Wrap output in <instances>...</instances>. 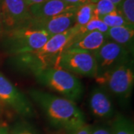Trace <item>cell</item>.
Returning <instances> with one entry per match:
<instances>
[{
	"label": "cell",
	"instance_id": "cell-16",
	"mask_svg": "<svg viewBox=\"0 0 134 134\" xmlns=\"http://www.w3.org/2000/svg\"><path fill=\"white\" fill-rule=\"evenodd\" d=\"M94 3L88 2L81 5L75 11V23L76 26H83L87 24L94 17Z\"/></svg>",
	"mask_w": 134,
	"mask_h": 134
},
{
	"label": "cell",
	"instance_id": "cell-7",
	"mask_svg": "<svg viewBox=\"0 0 134 134\" xmlns=\"http://www.w3.org/2000/svg\"><path fill=\"white\" fill-rule=\"evenodd\" d=\"M92 53L96 61V77L133 60L132 53L109 40L100 48Z\"/></svg>",
	"mask_w": 134,
	"mask_h": 134
},
{
	"label": "cell",
	"instance_id": "cell-6",
	"mask_svg": "<svg viewBox=\"0 0 134 134\" xmlns=\"http://www.w3.org/2000/svg\"><path fill=\"white\" fill-rule=\"evenodd\" d=\"M54 68L63 69L72 74L89 77H96L97 72L94 54L74 48L64 50Z\"/></svg>",
	"mask_w": 134,
	"mask_h": 134
},
{
	"label": "cell",
	"instance_id": "cell-23",
	"mask_svg": "<svg viewBox=\"0 0 134 134\" xmlns=\"http://www.w3.org/2000/svg\"><path fill=\"white\" fill-rule=\"evenodd\" d=\"M62 1L66 2L68 5L75 6V7H79L81 5L90 2V0H62Z\"/></svg>",
	"mask_w": 134,
	"mask_h": 134
},
{
	"label": "cell",
	"instance_id": "cell-15",
	"mask_svg": "<svg viewBox=\"0 0 134 134\" xmlns=\"http://www.w3.org/2000/svg\"><path fill=\"white\" fill-rule=\"evenodd\" d=\"M113 134H134V127L131 120L121 114L115 115L111 127Z\"/></svg>",
	"mask_w": 134,
	"mask_h": 134
},
{
	"label": "cell",
	"instance_id": "cell-2",
	"mask_svg": "<svg viewBox=\"0 0 134 134\" xmlns=\"http://www.w3.org/2000/svg\"><path fill=\"white\" fill-rule=\"evenodd\" d=\"M77 27L63 33L52 36L38 49L12 57V65L19 72L30 73L34 76L49 68L55 66L60 54L76 36Z\"/></svg>",
	"mask_w": 134,
	"mask_h": 134
},
{
	"label": "cell",
	"instance_id": "cell-19",
	"mask_svg": "<svg viewBox=\"0 0 134 134\" xmlns=\"http://www.w3.org/2000/svg\"><path fill=\"white\" fill-rule=\"evenodd\" d=\"M9 134H37V130L28 121L18 120L9 127Z\"/></svg>",
	"mask_w": 134,
	"mask_h": 134
},
{
	"label": "cell",
	"instance_id": "cell-30",
	"mask_svg": "<svg viewBox=\"0 0 134 134\" xmlns=\"http://www.w3.org/2000/svg\"><path fill=\"white\" fill-rule=\"evenodd\" d=\"M1 109H2V106L0 104V112H1Z\"/></svg>",
	"mask_w": 134,
	"mask_h": 134
},
{
	"label": "cell",
	"instance_id": "cell-5",
	"mask_svg": "<svg viewBox=\"0 0 134 134\" xmlns=\"http://www.w3.org/2000/svg\"><path fill=\"white\" fill-rule=\"evenodd\" d=\"M95 78L99 86H103L120 102L126 104L133 90V60Z\"/></svg>",
	"mask_w": 134,
	"mask_h": 134
},
{
	"label": "cell",
	"instance_id": "cell-18",
	"mask_svg": "<svg viewBox=\"0 0 134 134\" xmlns=\"http://www.w3.org/2000/svg\"><path fill=\"white\" fill-rule=\"evenodd\" d=\"M100 19L105 23L109 28L119 27V26H125L130 25L125 20L123 16L118 10H115L108 14L104 16ZM133 26V25H131Z\"/></svg>",
	"mask_w": 134,
	"mask_h": 134
},
{
	"label": "cell",
	"instance_id": "cell-9",
	"mask_svg": "<svg viewBox=\"0 0 134 134\" xmlns=\"http://www.w3.org/2000/svg\"><path fill=\"white\" fill-rule=\"evenodd\" d=\"M0 12L3 33L27 27L33 19L30 7L24 0H0Z\"/></svg>",
	"mask_w": 134,
	"mask_h": 134
},
{
	"label": "cell",
	"instance_id": "cell-8",
	"mask_svg": "<svg viewBox=\"0 0 134 134\" xmlns=\"http://www.w3.org/2000/svg\"><path fill=\"white\" fill-rule=\"evenodd\" d=\"M0 104L6 106L23 118L34 115L32 103L22 92L0 72Z\"/></svg>",
	"mask_w": 134,
	"mask_h": 134
},
{
	"label": "cell",
	"instance_id": "cell-3",
	"mask_svg": "<svg viewBox=\"0 0 134 134\" xmlns=\"http://www.w3.org/2000/svg\"><path fill=\"white\" fill-rule=\"evenodd\" d=\"M51 37L45 31L27 26L4 32L0 43L4 52L13 57L38 49Z\"/></svg>",
	"mask_w": 134,
	"mask_h": 134
},
{
	"label": "cell",
	"instance_id": "cell-21",
	"mask_svg": "<svg viewBox=\"0 0 134 134\" xmlns=\"http://www.w3.org/2000/svg\"><path fill=\"white\" fill-rule=\"evenodd\" d=\"M94 5V17L98 19L116 10V7L109 0H98Z\"/></svg>",
	"mask_w": 134,
	"mask_h": 134
},
{
	"label": "cell",
	"instance_id": "cell-24",
	"mask_svg": "<svg viewBox=\"0 0 134 134\" xmlns=\"http://www.w3.org/2000/svg\"><path fill=\"white\" fill-rule=\"evenodd\" d=\"M90 126L85 125L81 128L71 133V134H90Z\"/></svg>",
	"mask_w": 134,
	"mask_h": 134
},
{
	"label": "cell",
	"instance_id": "cell-27",
	"mask_svg": "<svg viewBox=\"0 0 134 134\" xmlns=\"http://www.w3.org/2000/svg\"><path fill=\"white\" fill-rule=\"evenodd\" d=\"M3 34V27H2V16H1V12H0V40L2 39Z\"/></svg>",
	"mask_w": 134,
	"mask_h": 134
},
{
	"label": "cell",
	"instance_id": "cell-20",
	"mask_svg": "<svg viewBox=\"0 0 134 134\" xmlns=\"http://www.w3.org/2000/svg\"><path fill=\"white\" fill-rule=\"evenodd\" d=\"M116 9L130 25L134 26V0H123Z\"/></svg>",
	"mask_w": 134,
	"mask_h": 134
},
{
	"label": "cell",
	"instance_id": "cell-13",
	"mask_svg": "<svg viewBox=\"0 0 134 134\" xmlns=\"http://www.w3.org/2000/svg\"><path fill=\"white\" fill-rule=\"evenodd\" d=\"M108 40L104 34L99 31H91L80 36H75L66 49H81L90 52H95ZM65 49V50H66Z\"/></svg>",
	"mask_w": 134,
	"mask_h": 134
},
{
	"label": "cell",
	"instance_id": "cell-25",
	"mask_svg": "<svg viewBox=\"0 0 134 134\" xmlns=\"http://www.w3.org/2000/svg\"><path fill=\"white\" fill-rule=\"evenodd\" d=\"M0 134H9V127L7 124L3 123L0 125Z\"/></svg>",
	"mask_w": 134,
	"mask_h": 134
},
{
	"label": "cell",
	"instance_id": "cell-22",
	"mask_svg": "<svg viewBox=\"0 0 134 134\" xmlns=\"http://www.w3.org/2000/svg\"><path fill=\"white\" fill-rule=\"evenodd\" d=\"M90 134H113L111 127L105 126H95L90 127Z\"/></svg>",
	"mask_w": 134,
	"mask_h": 134
},
{
	"label": "cell",
	"instance_id": "cell-1",
	"mask_svg": "<svg viewBox=\"0 0 134 134\" xmlns=\"http://www.w3.org/2000/svg\"><path fill=\"white\" fill-rule=\"evenodd\" d=\"M29 94L54 127L72 133L86 125L85 115L75 102L38 90H30Z\"/></svg>",
	"mask_w": 134,
	"mask_h": 134
},
{
	"label": "cell",
	"instance_id": "cell-11",
	"mask_svg": "<svg viewBox=\"0 0 134 134\" xmlns=\"http://www.w3.org/2000/svg\"><path fill=\"white\" fill-rule=\"evenodd\" d=\"M89 108L95 117L108 119L115 115V107L110 93L103 86L92 90L88 99Z\"/></svg>",
	"mask_w": 134,
	"mask_h": 134
},
{
	"label": "cell",
	"instance_id": "cell-14",
	"mask_svg": "<svg viewBox=\"0 0 134 134\" xmlns=\"http://www.w3.org/2000/svg\"><path fill=\"white\" fill-rule=\"evenodd\" d=\"M107 36L109 40L113 41L133 54L134 26L125 25L110 28Z\"/></svg>",
	"mask_w": 134,
	"mask_h": 134
},
{
	"label": "cell",
	"instance_id": "cell-12",
	"mask_svg": "<svg viewBox=\"0 0 134 134\" xmlns=\"http://www.w3.org/2000/svg\"><path fill=\"white\" fill-rule=\"evenodd\" d=\"M78 7L68 5L62 0H46L41 3L30 6L33 19L50 18L67 11L75 10Z\"/></svg>",
	"mask_w": 134,
	"mask_h": 134
},
{
	"label": "cell",
	"instance_id": "cell-10",
	"mask_svg": "<svg viewBox=\"0 0 134 134\" xmlns=\"http://www.w3.org/2000/svg\"><path fill=\"white\" fill-rule=\"evenodd\" d=\"M75 11H67L46 19H32L29 27L45 31L51 36L63 33L75 25Z\"/></svg>",
	"mask_w": 134,
	"mask_h": 134
},
{
	"label": "cell",
	"instance_id": "cell-4",
	"mask_svg": "<svg viewBox=\"0 0 134 134\" xmlns=\"http://www.w3.org/2000/svg\"><path fill=\"white\" fill-rule=\"evenodd\" d=\"M37 81L74 102L81 99L84 88L81 81L71 72L60 68H49L34 75Z\"/></svg>",
	"mask_w": 134,
	"mask_h": 134
},
{
	"label": "cell",
	"instance_id": "cell-29",
	"mask_svg": "<svg viewBox=\"0 0 134 134\" xmlns=\"http://www.w3.org/2000/svg\"><path fill=\"white\" fill-rule=\"evenodd\" d=\"M98 1V0H90V2H91V3H96Z\"/></svg>",
	"mask_w": 134,
	"mask_h": 134
},
{
	"label": "cell",
	"instance_id": "cell-28",
	"mask_svg": "<svg viewBox=\"0 0 134 134\" xmlns=\"http://www.w3.org/2000/svg\"><path fill=\"white\" fill-rule=\"evenodd\" d=\"M109 1H110V2L117 8V7L121 4V2L123 0H109Z\"/></svg>",
	"mask_w": 134,
	"mask_h": 134
},
{
	"label": "cell",
	"instance_id": "cell-26",
	"mask_svg": "<svg viewBox=\"0 0 134 134\" xmlns=\"http://www.w3.org/2000/svg\"><path fill=\"white\" fill-rule=\"evenodd\" d=\"M24 1L26 2V4L30 7L31 5H37V4H39V3H41V2H43L46 1V0H24Z\"/></svg>",
	"mask_w": 134,
	"mask_h": 134
},
{
	"label": "cell",
	"instance_id": "cell-17",
	"mask_svg": "<svg viewBox=\"0 0 134 134\" xmlns=\"http://www.w3.org/2000/svg\"><path fill=\"white\" fill-rule=\"evenodd\" d=\"M76 36L83 35L84 34L91 32V31H99L100 33L104 34L105 35H107V32H108V30L110 29L101 19L96 18V17H93L87 24L84 25L83 26H76Z\"/></svg>",
	"mask_w": 134,
	"mask_h": 134
}]
</instances>
